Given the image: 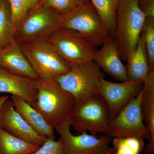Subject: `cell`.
Listing matches in <instances>:
<instances>
[{"instance_id": "obj_1", "label": "cell", "mask_w": 154, "mask_h": 154, "mask_svg": "<svg viewBox=\"0 0 154 154\" xmlns=\"http://www.w3.org/2000/svg\"><path fill=\"white\" fill-rule=\"evenodd\" d=\"M36 100L33 106L54 128L69 118L75 100L64 91L54 79L35 80Z\"/></svg>"}, {"instance_id": "obj_2", "label": "cell", "mask_w": 154, "mask_h": 154, "mask_svg": "<svg viewBox=\"0 0 154 154\" xmlns=\"http://www.w3.org/2000/svg\"><path fill=\"white\" fill-rule=\"evenodd\" d=\"M146 19L139 6L138 0H119L116 10L115 30L112 36L121 60L124 61H126L128 56L136 47Z\"/></svg>"}, {"instance_id": "obj_3", "label": "cell", "mask_w": 154, "mask_h": 154, "mask_svg": "<svg viewBox=\"0 0 154 154\" xmlns=\"http://www.w3.org/2000/svg\"><path fill=\"white\" fill-rule=\"evenodd\" d=\"M67 72L54 79L73 96L76 103L98 94L99 83L104 78L101 69L93 60L72 65Z\"/></svg>"}, {"instance_id": "obj_4", "label": "cell", "mask_w": 154, "mask_h": 154, "mask_svg": "<svg viewBox=\"0 0 154 154\" xmlns=\"http://www.w3.org/2000/svg\"><path fill=\"white\" fill-rule=\"evenodd\" d=\"M61 15L39 3L30 11L16 31L14 40L19 45L47 40L60 28Z\"/></svg>"}, {"instance_id": "obj_5", "label": "cell", "mask_w": 154, "mask_h": 154, "mask_svg": "<svg viewBox=\"0 0 154 154\" xmlns=\"http://www.w3.org/2000/svg\"><path fill=\"white\" fill-rule=\"evenodd\" d=\"M71 126L79 133L107 134L110 119L106 102L99 94L75 104L69 118Z\"/></svg>"}, {"instance_id": "obj_6", "label": "cell", "mask_w": 154, "mask_h": 154, "mask_svg": "<svg viewBox=\"0 0 154 154\" xmlns=\"http://www.w3.org/2000/svg\"><path fill=\"white\" fill-rule=\"evenodd\" d=\"M60 28L77 31L97 47L102 46L110 34L90 2L62 15Z\"/></svg>"}, {"instance_id": "obj_7", "label": "cell", "mask_w": 154, "mask_h": 154, "mask_svg": "<svg viewBox=\"0 0 154 154\" xmlns=\"http://www.w3.org/2000/svg\"><path fill=\"white\" fill-rule=\"evenodd\" d=\"M39 79H54L67 72L69 66L47 40L20 45Z\"/></svg>"}, {"instance_id": "obj_8", "label": "cell", "mask_w": 154, "mask_h": 154, "mask_svg": "<svg viewBox=\"0 0 154 154\" xmlns=\"http://www.w3.org/2000/svg\"><path fill=\"white\" fill-rule=\"evenodd\" d=\"M46 40L69 66L93 60L98 50L79 33L65 28H58Z\"/></svg>"}, {"instance_id": "obj_9", "label": "cell", "mask_w": 154, "mask_h": 154, "mask_svg": "<svg viewBox=\"0 0 154 154\" xmlns=\"http://www.w3.org/2000/svg\"><path fill=\"white\" fill-rule=\"evenodd\" d=\"M142 95L141 90L137 96L110 120L107 135L112 138L133 137L149 141V134L142 114Z\"/></svg>"}, {"instance_id": "obj_10", "label": "cell", "mask_w": 154, "mask_h": 154, "mask_svg": "<svg viewBox=\"0 0 154 154\" xmlns=\"http://www.w3.org/2000/svg\"><path fill=\"white\" fill-rule=\"evenodd\" d=\"M68 118L54 127L63 141L66 154H110L113 152L110 147L113 138L107 134H89L87 132L74 135L70 131Z\"/></svg>"}, {"instance_id": "obj_11", "label": "cell", "mask_w": 154, "mask_h": 154, "mask_svg": "<svg viewBox=\"0 0 154 154\" xmlns=\"http://www.w3.org/2000/svg\"><path fill=\"white\" fill-rule=\"evenodd\" d=\"M143 82L115 83L103 78L99 83L98 94L104 99L108 107L110 120L113 119L141 91Z\"/></svg>"}, {"instance_id": "obj_12", "label": "cell", "mask_w": 154, "mask_h": 154, "mask_svg": "<svg viewBox=\"0 0 154 154\" xmlns=\"http://www.w3.org/2000/svg\"><path fill=\"white\" fill-rule=\"evenodd\" d=\"M0 128L14 136L39 146L43 144L47 138L33 130L15 110L10 98L0 110Z\"/></svg>"}, {"instance_id": "obj_13", "label": "cell", "mask_w": 154, "mask_h": 154, "mask_svg": "<svg viewBox=\"0 0 154 154\" xmlns=\"http://www.w3.org/2000/svg\"><path fill=\"white\" fill-rule=\"evenodd\" d=\"M93 61L105 72L120 82L129 81L126 67L122 62L119 50L111 34L98 50Z\"/></svg>"}, {"instance_id": "obj_14", "label": "cell", "mask_w": 154, "mask_h": 154, "mask_svg": "<svg viewBox=\"0 0 154 154\" xmlns=\"http://www.w3.org/2000/svg\"><path fill=\"white\" fill-rule=\"evenodd\" d=\"M0 67L13 74L33 79H39L22 52L20 45L14 39L0 48Z\"/></svg>"}, {"instance_id": "obj_15", "label": "cell", "mask_w": 154, "mask_h": 154, "mask_svg": "<svg viewBox=\"0 0 154 154\" xmlns=\"http://www.w3.org/2000/svg\"><path fill=\"white\" fill-rule=\"evenodd\" d=\"M35 80L13 74L0 67V93L19 96L33 107L36 100Z\"/></svg>"}, {"instance_id": "obj_16", "label": "cell", "mask_w": 154, "mask_h": 154, "mask_svg": "<svg viewBox=\"0 0 154 154\" xmlns=\"http://www.w3.org/2000/svg\"><path fill=\"white\" fill-rule=\"evenodd\" d=\"M141 100L142 114L149 134V143L144 147V153L154 152V70L151 71L143 81Z\"/></svg>"}, {"instance_id": "obj_17", "label": "cell", "mask_w": 154, "mask_h": 154, "mask_svg": "<svg viewBox=\"0 0 154 154\" xmlns=\"http://www.w3.org/2000/svg\"><path fill=\"white\" fill-rule=\"evenodd\" d=\"M11 99L15 110L34 131L42 136L55 138L54 128L38 111L21 97L12 95Z\"/></svg>"}, {"instance_id": "obj_18", "label": "cell", "mask_w": 154, "mask_h": 154, "mask_svg": "<svg viewBox=\"0 0 154 154\" xmlns=\"http://www.w3.org/2000/svg\"><path fill=\"white\" fill-rule=\"evenodd\" d=\"M126 61L128 77L129 81L143 82L150 70L148 59L143 34H141L135 48L128 57Z\"/></svg>"}, {"instance_id": "obj_19", "label": "cell", "mask_w": 154, "mask_h": 154, "mask_svg": "<svg viewBox=\"0 0 154 154\" xmlns=\"http://www.w3.org/2000/svg\"><path fill=\"white\" fill-rule=\"evenodd\" d=\"M40 146L14 136L0 128V151L2 154H30Z\"/></svg>"}, {"instance_id": "obj_20", "label": "cell", "mask_w": 154, "mask_h": 154, "mask_svg": "<svg viewBox=\"0 0 154 154\" xmlns=\"http://www.w3.org/2000/svg\"><path fill=\"white\" fill-rule=\"evenodd\" d=\"M98 12L110 34H113L116 25V12L119 0H89Z\"/></svg>"}, {"instance_id": "obj_21", "label": "cell", "mask_w": 154, "mask_h": 154, "mask_svg": "<svg viewBox=\"0 0 154 154\" xmlns=\"http://www.w3.org/2000/svg\"><path fill=\"white\" fill-rule=\"evenodd\" d=\"M111 143L113 152L110 154H140L144 149V139L139 137H114Z\"/></svg>"}, {"instance_id": "obj_22", "label": "cell", "mask_w": 154, "mask_h": 154, "mask_svg": "<svg viewBox=\"0 0 154 154\" xmlns=\"http://www.w3.org/2000/svg\"><path fill=\"white\" fill-rule=\"evenodd\" d=\"M8 2L15 34L29 12L38 5L40 0H8Z\"/></svg>"}, {"instance_id": "obj_23", "label": "cell", "mask_w": 154, "mask_h": 154, "mask_svg": "<svg viewBox=\"0 0 154 154\" xmlns=\"http://www.w3.org/2000/svg\"><path fill=\"white\" fill-rule=\"evenodd\" d=\"M14 31L8 0H5L0 6V48L14 39Z\"/></svg>"}, {"instance_id": "obj_24", "label": "cell", "mask_w": 154, "mask_h": 154, "mask_svg": "<svg viewBox=\"0 0 154 154\" xmlns=\"http://www.w3.org/2000/svg\"><path fill=\"white\" fill-rule=\"evenodd\" d=\"M142 34L143 36L150 70H154V19H146Z\"/></svg>"}, {"instance_id": "obj_25", "label": "cell", "mask_w": 154, "mask_h": 154, "mask_svg": "<svg viewBox=\"0 0 154 154\" xmlns=\"http://www.w3.org/2000/svg\"><path fill=\"white\" fill-rule=\"evenodd\" d=\"M89 2V0H40L39 3L63 15Z\"/></svg>"}, {"instance_id": "obj_26", "label": "cell", "mask_w": 154, "mask_h": 154, "mask_svg": "<svg viewBox=\"0 0 154 154\" xmlns=\"http://www.w3.org/2000/svg\"><path fill=\"white\" fill-rule=\"evenodd\" d=\"M30 154H66V152L61 138L55 140L54 138L48 137L36 151Z\"/></svg>"}, {"instance_id": "obj_27", "label": "cell", "mask_w": 154, "mask_h": 154, "mask_svg": "<svg viewBox=\"0 0 154 154\" xmlns=\"http://www.w3.org/2000/svg\"><path fill=\"white\" fill-rule=\"evenodd\" d=\"M138 4L146 19H154V0H138Z\"/></svg>"}, {"instance_id": "obj_28", "label": "cell", "mask_w": 154, "mask_h": 154, "mask_svg": "<svg viewBox=\"0 0 154 154\" xmlns=\"http://www.w3.org/2000/svg\"><path fill=\"white\" fill-rule=\"evenodd\" d=\"M10 98L8 96H0V110L2 108V106L6 100Z\"/></svg>"}, {"instance_id": "obj_29", "label": "cell", "mask_w": 154, "mask_h": 154, "mask_svg": "<svg viewBox=\"0 0 154 154\" xmlns=\"http://www.w3.org/2000/svg\"><path fill=\"white\" fill-rule=\"evenodd\" d=\"M4 1H5V0H0V6H1V5L2 4V3L3 2H4Z\"/></svg>"}, {"instance_id": "obj_30", "label": "cell", "mask_w": 154, "mask_h": 154, "mask_svg": "<svg viewBox=\"0 0 154 154\" xmlns=\"http://www.w3.org/2000/svg\"><path fill=\"white\" fill-rule=\"evenodd\" d=\"M140 154H154V153H142V152L141 153H140Z\"/></svg>"}, {"instance_id": "obj_31", "label": "cell", "mask_w": 154, "mask_h": 154, "mask_svg": "<svg viewBox=\"0 0 154 154\" xmlns=\"http://www.w3.org/2000/svg\"><path fill=\"white\" fill-rule=\"evenodd\" d=\"M0 154H2V152H1V151H0Z\"/></svg>"}]
</instances>
